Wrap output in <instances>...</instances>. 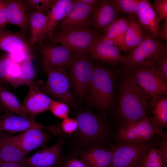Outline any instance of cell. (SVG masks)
I'll list each match as a JSON object with an SVG mask.
<instances>
[{
	"instance_id": "cell-27",
	"label": "cell",
	"mask_w": 167,
	"mask_h": 167,
	"mask_svg": "<svg viewBox=\"0 0 167 167\" xmlns=\"http://www.w3.org/2000/svg\"><path fill=\"white\" fill-rule=\"evenodd\" d=\"M26 155L9 136L0 137V163H19Z\"/></svg>"
},
{
	"instance_id": "cell-29",
	"label": "cell",
	"mask_w": 167,
	"mask_h": 167,
	"mask_svg": "<svg viewBox=\"0 0 167 167\" xmlns=\"http://www.w3.org/2000/svg\"><path fill=\"white\" fill-rule=\"evenodd\" d=\"M0 107L6 111V113L32 118L23 110L15 96L7 89L1 87H0Z\"/></svg>"
},
{
	"instance_id": "cell-31",
	"label": "cell",
	"mask_w": 167,
	"mask_h": 167,
	"mask_svg": "<svg viewBox=\"0 0 167 167\" xmlns=\"http://www.w3.org/2000/svg\"><path fill=\"white\" fill-rule=\"evenodd\" d=\"M142 167H167V158L159 149L151 148L145 156Z\"/></svg>"
},
{
	"instance_id": "cell-43",
	"label": "cell",
	"mask_w": 167,
	"mask_h": 167,
	"mask_svg": "<svg viewBox=\"0 0 167 167\" xmlns=\"http://www.w3.org/2000/svg\"><path fill=\"white\" fill-rule=\"evenodd\" d=\"M0 167H26L20 163L12 162L0 163Z\"/></svg>"
},
{
	"instance_id": "cell-34",
	"label": "cell",
	"mask_w": 167,
	"mask_h": 167,
	"mask_svg": "<svg viewBox=\"0 0 167 167\" xmlns=\"http://www.w3.org/2000/svg\"><path fill=\"white\" fill-rule=\"evenodd\" d=\"M142 0H114L113 2L120 11L129 15L136 14Z\"/></svg>"
},
{
	"instance_id": "cell-44",
	"label": "cell",
	"mask_w": 167,
	"mask_h": 167,
	"mask_svg": "<svg viewBox=\"0 0 167 167\" xmlns=\"http://www.w3.org/2000/svg\"><path fill=\"white\" fill-rule=\"evenodd\" d=\"M80 1L93 8L96 6L98 1V0H80Z\"/></svg>"
},
{
	"instance_id": "cell-25",
	"label": "cell",
	"mask_w": 167,
	"mask_h": 167,
	"mask_svg": "<svg viewBox=\"0 0 167 167\" xmlns=\"http://www.w3.org/2000/svg\"><path fill=\"white\" fill-rule=\"evenodd\" d=\"M6 3L8 23L16 25L24 31L29 17L27 6L21 1L6 0Z\"/></svg>"
},
{
	"instance_id": "cell-45",
	"label": "cell",
	"mask_w": 167,
	"mask_h": 167,
	"mask_svg": "<svg viewBox=\"0 0 167 167\" xmlns=\"http://www.w3.org/2000/svg\"><path fill=\"white\" fill-rule=\"evenodd\" d=\"M135 167H142L140 166H138Z\"/></svg>"
},
{
	"instance_id": "cell-38",
	"label": "cell",
	"mask_w": 167,
	"mask_h": 167,
	"mask_svg": "<svg viewBox=\"0 0 167 167\" xmlns=\"http://www.w3.org/2000/svg\"><path fill=\"white\" fill-rule=\"evenodd\" d=\"M156 73L163 79H167V54L161 57L156 63L154 67Z\"/></svg>"
},
{
	"instance_id": "cell-1",
	"label": "cell",
	"mask_w": 167,
	"mask_h": 167,
	"mask_svg": "<svg viewBox=\"0 0 167 167\" xmlns=\"http://www.w3.org/2000/svg\"><path fill=\"white\" fill-rule=\"evenodd\" d=\"M127 73L120 84L117 113L121 121L131 122L148 115L150 96Z\"/></svg>"
},
{
	"instance_id": "cell-8",
	"label": "cell",
	"mask_w": 167,
	"mask_h": 167,
	"mask_svg": "<svg viewBox=\"0 0 167 167\" xmlns=\"http://www.w3.org/2000/svg\"><path fill=\"white\" fill-rule=\"evenodd\" d=\"M148 115L136 121L126 122L121 121L116 136L122 142H148L156 134L164 133L151 122Z\"/></svg>"
},
{
	"instance_id": "cell-3",
	"label": "cell",
	"mask_w": 167,
	"mask_h": 167,
	"mask_svg": "<svg viewBox=\"0 0 167 167\" xmlns=\"http://www.w3.org/2000/svg\"><path fill=\"white\" fill-rule=\"evenodd\" d=\"M78 123L76 138L78 143L88 149L101 145L106 136L107 128L105 122L95 114L88 111L79 113L75 118Z\"/></svg>"
},
{
	"instance_id": "cell-24",
	"label": "cell",
	"mask_w": 167,
	"mask_h": 167,
	"mask_svg": "<svg viewBox=\"0 0 167 167\" xmlns=\"http://www.w3.org/2000/svg\"><path fill=\"white\" fill-rule=\"evenodd\" d=\"M47 17L46 15L36 11L29 17L30 28L29 40L31 45L42 43L46 35Z\"/></svg>"
},
{
	"instance_id": "cell-19",
	"label": "cell",
	"mask_w": 167,
	"mask_h": 167,
	"mask_svg": "<svg viewBox=\"0 0 167 167\" xmlns=\"http://www.w3.org/2000/svg\"><path fill=\"white\" fill-rule=\"evenodd\" d=\"M134 15H129L126 18L128 27L126 34L124 48V53H131L143 41L147 32L142 26L138 18Z\"/></svg>"
},
{
	"instance_id": "cell-22",
	"label": "cell",
	"mask_w": 167,
	"mask_h": 167,
	"mask_svg": "<svg viewBox=\"0 0 167 167\" xmlns=\"http://www.w3.org/2000/svg\"><path fill=\"white\" fill-rule=\"evenodd\" d=\"M38 124L35 119L5 113L0 115V132H23Z\"/></svg>"
},
{
	"instance_id": "cell-23",
	"label": "cell",
	"mask_w": 167,
	"mask_h": 167,
	"mask_svg": "<svg viewBox=\"0 0 167 167\" xmlns=\"http://www.w3.org/2000/svg\"><path fill=\"white\" fill-rule=\"evenodd\" d=\"M150 105L152 116L151 122L161 130L167 126V97L165 95L150 96Z\"/></svg>"
},
{
	"instance_id": "cell-20",
	"label": "cell",
	"mask_w": 167,
	"mask_h": 167,
	"mask_svg": "<svg viewBox=\"0 0 167 167\" xmlns=\"http://www.w3.org/2000/svg\"><path fill=\"white\" fill-rule=\"evenodd\" d=\"M119 11L113 0L98 1L93 12L96 26L105 28L118 19Z\"/></svg>"
},
{
	"instance_id": "cell-28",
	"label": "cell",
	"mask_w": 167,
	"mask_h": 167,
	"mask_svg": "<svg viewBox=\"0 0 167 167\" xmlns=\"http://www.w3.org/2000/svg\"><path fill=\"white\" fill-rule=\"evenodd\" d=\"M128 23L124 17L118 18L105 28L104 38L110 40L123 51Z\"/></svg>"
},
{
	"instance_id": "cell-37",
	"label": "cell",
	"mask_w": 167,
	"mask_h": 167,
	"mask_svg": "<svg viewBox=\"0 0 167 167\" xmlns=\"http://www.w3.org/2000/svg\"><path fill=\"white\" fill-rule=\"evenodd\" d=\"M151 5L161 21L167 20V0H155Z\"/></svg>"
},
{
	"instance_id": "cell-41",
	"label": "cell",
	"mask_w": 167,
	"mask_h": 167,
	"mask_svg": "<svg viewBox=\"0 0 167 167\" xmlns=\"http://www.w3.org/2000/svg\"><path fill=\"white\" fill-rule=\"evenodd\" d=\"M166 133L161 135L162 136V140L161 143V148L159 149L163 155L167 158V140Z\"/></svg>"
},
{
	"instance_id": "cell-39",
	"label": "cell",
	"mask_w": 167,
	"mask_h": 167,
	"mask_svg": "<svg viewBox=\"0 0 167 167\" xmlns=\"http://www.w3.org/2000/svg\"><path fill=\"white\" fill-rule=\"evenodd\" d=\"M8 24L6 0H0V30L5 29Z\"/></svg>"
},
{
	"instance_id": "cell-46",
	"label": "cell",
	"mask_w": 167,
	"mask_h": 167,
	"mask_svg": "<svg viewBox=\"0 0 167 167\" xmlns=\"http://www.w3.org/2000/svg\"><path fill=\"white\" fill-rule=\"evenodd\" d=\"M1 110V109L0 107V111Z\"/></svg>"
},
{
	"instance_id": "cell-18",
	"label": "cell",
	"mask_w": 167,
	"mask_h": 167,
	"mask_svg": "<svg viewBox=\"0 0 167 167\" xmlns=\"http://www.w3.org/2000/svg\"><path fill=\"white\" fill-rule=\"evenodd\" d=\"M136 15L143 28L152 36L158 39L161 21L148 0H142Z\"/></svg>"
},
{
	"instance_id": "cell-7",
	"label": "cell",
	"mask_w": 167,
	"mask_h": 167,
	"mask_svg": "<svg viewBox=\"0 0 167 167\" xmlns=\"http://www.w3.org/2000/svg\"><path fill=\"white\" fill-rule=\"evenodd\" d=\"M99 36L87 27L60 31L52 40L54 43L59 44L78 56L88 55L91 46Z\"/></svg>"
},
{
	"instance_id": "cell-40",
	"label": "cell",
	"mask_w": 167,
	"mask_h": 167,
	"mask_svg": "<svg viewBox=\"0 0 167 167\" xmlns=\"http://www.w3.org/2000/svg\"><path fill=\"white\" fill-rule=\"evenodd\" d=\"M62 167H87L78 157L74 156L69 157L61 163Z\"/></svg>"
},
{
	"instance_id": "cell-5",
	"label": "cell",
	"mask_w": 167,
	"mask_h": 167,
	"mask_svg": "<svg viewBox=\"0 0 167 167\" xmlns=\"http://www.w3.org/2000/svg\"><path fill=\"white\" fill-rule=\"evenodd\" d=\"M66 65L53 68L46 71L47 78L43 91L48 96L66 104L73 105V97L67 68Z\"/></svg>"
},
{
	"instance_id": "cell-21",
	"label": "cell",
	"mask_w": 167,
	"mask_h": 167,
	"mask_svg": "<svg viewBox=\"0 0 167 167\" xmlns=\"http://www.w3.org/2000/svg\"><path fill=\"white\" fill-rule=\"evenodd\" d=\"M29 45L21 32L0 30V50L11 53L19 51L29 53Z\"/></svg>"
},
{
	"instance_id": "cell-12",
	"label": "cell",
	"mask_w": 167,
	"mask_h": 167,
	"mask_svg": "<svg viewBox=\"0 0 167 167\" xmlns=\"http://www.w3.org/2000/svg\"><path fill=\"white\" fill-rule=\"evenodd\" d=\"M64 143V139H61L53 145L38 151L19 163L26 167H56L63 160L62 151Z\"/></svg>"
},
{
	"instance_id": "cell-13",
	"label": "cell",
	"mask_w": 167,
	"mask_h": 167,
	"mask_svg": "<svg viewBox=\"0 0 167 167\" xmlns=\"http://www.w3.org/2000/svg\"><path fill=\"white\" fill-rule=\"evenodd\" d=\"M42 126L38 124L18 135L9 138L27 155L37 148L45 146L51 138L49 134L42 129Z\"/></svg>"
},
{
	"instance_id": "cell-14",
	"label": "cell",
	"mask_w": 167,
	"mask_h": 167,
	"mask_svg": "<svg viewBox=\"0 0 167 167\" xmlns=\"http://www.w3.org/2000/svg\"><path fill=\"white\" fill-rule=\"evenodd\" d=\"M119 47L112 41L99 36L91 48V58L110 64H122L125 56L122 55Z\"/></svg>"
},
{
	"instance_id": "cell-30",
	"label": "cell",
	"mask_w": 167,
	"mask_h": 167,
	"mask_svg": "<svg viewBox=\"0 0 167 167\" xmlns=\"http://www.w3.org/2000/svg\"><path fill=\"white\" fill-rule=\"evenodd\" d=\"M19 74L12 86L16 88L20 86H29L34 80L36 74L32 62V56L29 54L27 58L20 63Z\"/></svg>"
},
{
	"instance_id": "cell-26",
	"label": "cell",
	"mask_w": 167,
	"mask_h": 167,
	"mask_svg": "<svg viewBox=\"0 0 167 167\" xmlns=\"http://www.w3.org/2000/svg\"><path fill=\"white\" fill-rule=\"evenodd\" d=\"M73 0H54L51 7L46 15L47 27L46 35L52 38L55 29L66 16Z\"/></svg>"
},
{
	"instance_id": "cell-9",
	"label": "cell",
	"mask_w": 167,
	"mask_h": 167,
	"mask_svg": "<svg viewBox=\"0 0 167 167\" xmlns=\"http://www.w3.org/2000/svg\"><path fill=\"white\" fill-rule=\"evenodd\" d=\"M68 67L76 94L82 97L90 88L93 70L90 59L88 55L73 57Z\"/></svg>"
},
{
	"instance_id": "cell-32",
	"label": "cell",
	"mask_w": 167,
	"mask_h": 167,
	"mask_svg": "<svg viewBox=\"0 0 167 167\" xmlns=\"http://www.w3.org/2000/svg\"><path fill=\"white\" fill-rule=\"evenodd\" d=\"M50 131L66 135H71L75 132L78 127V123L75 119L67 118L63 120L62 122L58 125L47 127Z\"/></svg>"
},
{
	"instance_id": "cell-10",
	"label": "cell",
	"mask_w": 167,
	"mask_h": 167,
	"mask_svg": "<svg viewBox=\"0 0 167 167\" xmlns=\"http://www.w3.org/2000/svg\"><path fill=\"white\" fill-rule=\"evenodd\" d=\"M44 83L41 80H34L28 86V92L21 104L25 112L34 119L38 114L49 110L52 102V99L43 91Z\"/></svg>"
},
{
	"instance_id": "cell-35",
	"label": "cell",
	"mask_w": 167,
	"mask_h": 167,
	"mask_svg": "<svg viewBox=\"0 0 167 167\" xmlns=\"http://www.w3.org/2000/svg\"><path fill=\"white\" fill-rule=\"evenodd\" d=\"M49 110L56 117L63 119L68 118L69 113L67 104L53 99Z\"/></svg>"
},
{
	"instance_id": "cell-11",
	"label": "cell",
	"mask_w": 167,
	"mask_h": 167,
	"mask_svg": "<svg viewBox=\"0 0 167 167\" xmlns=\"http://www.w3.org/2000/svg\"><path fill=\"white\" fill-rule=\"evenodd\" d=\"M128 72L149 95H167V80L160 76L154 67L137 68Z\"/></svg>"
},
{
	"instance_id": "cell-33",
	"label": "cell",
	"mask_w": 167,
	"mask_h": 167,
	"mask_svg": "<svg viewBox=\"0 0 167 167\" xmlns=\"http://www.w3.org/2000/svg\"><path fill=\"white\" fill-rule=\"evenodd\" d=\"M13 62L9 53L0 55V87L6 89L9 70Z\"/></svg>"
},
{
	"instance_id": "cell-4",
	"label": "cell",
	"mask_w": 167,
	"mask_h": 167,
	"mask_svg": "<svg viewBox=\"0 0 167 167\" xmlns=\"http://www.w3.org/2000/svg\"><path fill=\"white\" fill-rule=\"evenodd\" d=\"M113 76L107 69L100 66L93 67L89 91V99L99 110L111 109L113 104L114 86Z\"/></svg>"
},
{
	"instance_id": "cell-16",
	"label": "cell",
	"mask_w": 167,
	"mask_h": 167,
	"mask_svg": "<svg viewBox=\"0 0 167 167\" xmlns=\"http://www.w3.org/2000/svg\"><path fill=\"white\" fill-rule=\"evenodd\" d=\"M41 52L45 71L62 66L66 65L68 67L74 57L72 52L62 45L45 46L41 49Z\"/></svg>"
},
{
	"instance_id": "cell-15",
	"label": "cell",
	"mask_w": 167,
	"mask_h": 167,
	"mask_svg": "<svg viewBox=\"0 0 167 167\" xmlns=\"http://www.w3.org/2000/svg\"><path fill=\"white\" fill-rule=\"evenodd\" d=\"M93 9L80 0H73L66 16L59 23L61 31L87 27Z\"/></svg>"
},
{
	"instance_id": "cell-6",
	"label": "cell",
	"mask_w": 167,
	"mask_h": 167,
	"mask_svg": "<svg viewBox=\"0 0 167 167\" xmlns=\"http://www.w3.org/2000/svg\"><path fill=\"white\" fill-rule=\"evenodd\" d=\"M151 148L148 142H122L111 149L112 156L108 167H142L143 159Z\"/></svg>"
},
{
	"instance_id": "cell-17",
	"label": "cell",
	"mask_w": 167,
	"mask_h": 167,
	"mask_svg": "<svg viewBox=\"0 0 167 167\" xmlns=\"http://www.w3.org/2000/svg\"><path fill=\"white\" fill-rule=\"evenodd\" d=\"M78 157L87 167H108L112 152L101 145L78 150Z\"/></svg>"
},
{
	"instance_id": "cell-2",
	"label": "cell",
	"mask_w": 167,
	"mask_h": 167,
	"mask_svg": "<svg viewBox=\"0 0 167 167\" xmlns=\"http://www.w3.org/2000/svg\"><path fill=\"white\" fill-rule=\"evenodd\" d=\"M166 53V44L154 38L147 32L142 43L125 56L122 64L123 71L127 73L137 68L154 67Z\"/></svg>"
},
{
	"instance_id": "cell-36",
	"label": "cell",
	"mask_w": 167,
	"mask_h": 167,
	"mask_svg": "<svg viewBox=\"0 0 167 167\" xmlns=\"http://www.w3.org/2000/svg\"><path fill=\"white\" fill-rule=\"evenodd\" d=\"M54 0H29V4L34 7L37 11L46 15L50 9Z\"/></svg>"
},
{
	"instance_id": "cell-42",
	"label": "cell",
	"mask_w": 167,
	"mask_h": 167,
	"mask_svg": "<svg viewBox=\"0 0 167 167\" xmlns=\"http://www.w3.org/2000/svg\"><path fill=\"white\" fill-rule=\"evenodd\" d=\"M159 37L167 41V20H165L163 23L161 28H160Z\"/></svg>"
}]
</instances>
